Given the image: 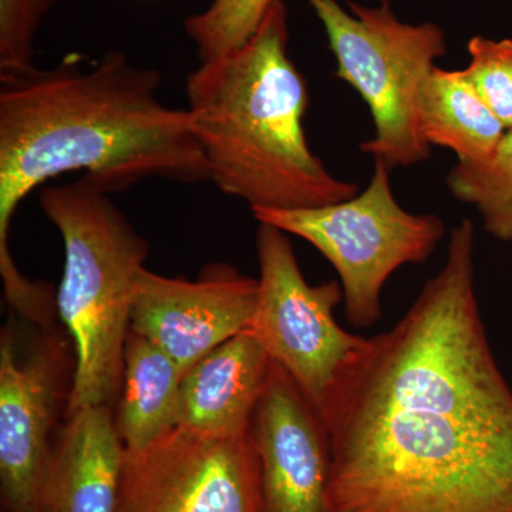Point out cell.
Returning <instances> with one entry per match:
<instances>
[{"label":"cell","instance_id":"8","mask_svg":"<svg viewBox=\"0 0 512 512\" xmlns=\"http://www.w3.org/2000/svg\"><path fill=\"white\" fill-rule=\"evenodd\" d=\"M76 353L66 329L39 326L29 340L0 335V498L5 512H37L63 402L69 406Z\"/></svg>","mask_w":512,"mask_h":512},{"label":"cell","instance_id":"16","mask_svg":"<svg viewBox=\"0 0 512 512\" xmlns=\"http://www.w3.org/2000/svg\"><path fill=\"white\" fill-rule=\"evenodd\" d=\"M446 183L458 201L476 208L488 234L500 241H512V130L504 134L487 160L458 161Z\"/></svg>","mask_w":512,"mask_h":512},{"label":"cell","instance_id":"19","mask_svg":"<svg viewBox=\"0 0 512 512\" xmlns=\"http://www.w3.org/2000/svg\"><path fill=\"white\" fill-rule=\"evenodd\" d=\"M62 0H0V74L35 67V37Z\"/></svg>","mask_w":512,"mask_h":512},{"label":"cell","instance_id":"13","mask_svg":"<svg viewBox=\"0 0 512 512\" xmlns=\"http://www.w3.org/2000/svg\"><path fill=\"white\" fill-rule=\"evenodd\" d=\"M271 363L248 329L222 343L185 372L177 427L208 436L248 434Z\"/></svg>","mask_w":512,"mask_h":512},{"label":"cell","instance_id":"17","mask_svg":"<svg viewBox=\"0 0 512 512\" xmlns=\"http://www.w3.org/2000/svg\"><path fill=\"white\" fill-rule=\"evenodd\" d=\"M274 0H212L184 20L200 63L217 62L241 49L255 35Z\"/></svg>","mask_w":512,"mask_h":512},{"label":"cell","instance_id":"12","mask_svg":"<svg viewBox=\"0 0 512 512\" xmlns=\"http://www.w3.org/2000/svg\"><path fill=\"white\" fill-rule=\"evenodd\" d=\"M127 450L111 406H87L64 416L37 512H117Z\"/></svg>","mask_w":512,"mask_h":512},{"label":"cell","instance_id":"14","mask_svg":"<svg viewBox=\"0 0 512 512\" xmlns=\"http://www.w3.org/2000/svg\"><path fill=\"white\" fill-rule=\"evenodd\" d=\"M184 373L167 353L130 329L114 423L128 453L153 446L177 427Z\"/></svg>","mask_w":512,"mask_h":512},{"label":"cell","instance_id":"18","mask_svg":"<svg viewBox=\"0 0 512 512\" xmlns=\"http://www.w3.org/2000/svg\"><path fill=\"white\" fill-rule=\"evenodd\" d=\"M464 76L505 130H512V40L474 36Z\"/></svg>","mask_w":512,"mask_h":512},{"label":"cell","instance_id":"21","mask_svg":"<svg viewBox=\"0 0 512 512\" xmlns=\"http://www.w3.org/2000/svg\"><path fill=\"white\" fill-rule=\"evenodd\" d=\"M3 512H5V511H3Z\"/></svg>","mask_w":512,"mask_h":512},{"label":"cell","instance_id":"20","mask_svg":"<svg viewBox=\"0 0 512 512\" xmlns=\"http://www.w3.org/2000/svg\"><path fill=\"white\" fill-rule=\"evenodd\" d=\"M380 2H382L383 5H390V3H392V0H380Z\"/></svg>","mask_w":512,"mask_h":512},{"label":"cell","instance_id":"1","mask_svg":"<svg viewBox=\"0 0 512 512\" xmlns=\"http://www.w3.org/2000/svg\"><path fill=\"white\" fill-rule=\"evenodd\" d=\"M474 247L461 220L443 268L330 392L326 512H512V390L481 319Z\"/></svg>","mask_w":512,"mask_h":512},{"label":"cell","instance_id":"9","mask_svg":"<svg viewBox=\"0 0 512 512\" xmlns=\"http://www.w3.org/2000/svg\"><path fill=\"white\" fill-rule=\"evenodd\" d=\"M117 512H261L248 434L175 427L146 450L127 451Z\"/></svg>","mask_w":512,"mask_h":512},{"label":"cell","instance_id":"11","mask_svg":"<svg viewBox=\"0 0 512 512\" xmlns=\"http://www.w3.org/2000/svg\"><path fill=\"white\" fill-rule=\"evenodd\" d=\"M248 437L258 463L261 512H326L330 444L325 421L274 362Z\"/></svg>","mask_w":512,"mask_h":512},{"label":"cell","instance_id":"3","mask_svg":"<svg viewBox=\"0 0 512 512\" xmlns=\"http://www.w3.org/2000/svg\"><path fill=\"white\" fill-rule=\"evenodd\" d=\"M288 9L274 0L237 52L200 63L185 80L191 126L208 178L249 208L302 210L355 197L306 140L309 93L288 55Z\"/></svg>","mask_w":512,"mask_h":512},{"label":"cell","instance_id":"2","mask_svg":"<svg viewBox=\"0 0 512 512\" xmlns=\"http://www.w3.org/2000/svg\"><path fill=\"white\" fill-rule=\"evenodd\" d=\"M161 82L119 50L92 66L72 55L50 69L0 74V276L10 305L37 292L10 254L12 218L50 178L84 171L109 194L148 177L210 181L190 113L165 106Z\"/></svg>","mask_w":512,"mask_h":512},{"label":"cell","instance_id":"10","mask_svg":"<svg viewBox=\"0 0 512 512\" xmlns=\"http://www.w3.org/2000/svg\"><path fill=\"white\" fill-rule=\"evenodd\" d=\"M258 279L234 266L210 264L195 281L143 269L134 288L130 329L187 372L215 348L244 332L254 318Z\"/></svg>","mask_w":512,"mask_h":512},{"label":"cell","instance_id":"7","mask_svg":"<svg viewBox=\"0 0 512 512\" xmlns=\"http://www.w3.org/2000/svg\"><path fill=\"white\" fill-rule=\"evenodd\" d=\"M256 255L258 302L248 330L320 414L366 338L340 328L333 311L343 301L342 285L309 284L286 232L259 224Z\"/></svg>","mask_w":512,"mask_h":512},{"label":"cell","instance_id":"15","mask_svg":"<svg viewBox=\"0 0 512 512\" xmlns=\"http://www.w3.org/2000/svg\"><path fill=\"white\" fill-rule=\"evenodd\" d=\"M417 120L430 147L453 151L461 163H480L493 156L507 131L463 70L437 66L421 84Z\"/></svg>","mask_w":512,"mask_h":512},{"label":"cell","instance_id":"5","mask_svg":"<svg viewBox=\"0 0 512 512\" xmlns=\"http://www.w3.org/2000/svg\"><path fill=\"white\" fill-rule=\"evenodd\" d=\"M336 59L335 76L369 107L375 136L360 144L389 170L423 163L431 156L417 120L421 84L446 55V35L436 23H404L390 5L349 0H308Z\"/></svg>","mask_w":512,"mask_h":512},{"label":"cell","instance_id":"6","mask_svg":"<svg viewBox=\"0 0 512 512\" xmlns=\"http://www.w3.org/2000/svg\"><path fill=\"white\" fill-rule=\"evenodd\" d=\"M389 173L375 161L365 190L336 204L251 210L259 224L305 239L328 259L339 275L346 318L357 328H370L382 316V292L390 276L404 265L426 262L446 235L439 215L404 210Z\"/></svg>","mask_w":512,"mask_h":512},{"label":"cell","instance_id":"4","mask_svg":"<svg viewBox=\"0 0 512 512\" xmlns=\"http://www.w3.org/2000/svg\"><path fill=\"white\" fill-rule=\"evenodd\" d=\"M39 201L64 245L57 316L76 353L66 414L87 406L114 409L134 288L150 248L109 192L87 175L45 188Z\"/></svg>","mask_w":512,"mask_h":512}]
</instances>
